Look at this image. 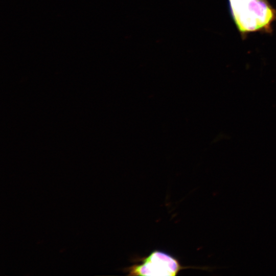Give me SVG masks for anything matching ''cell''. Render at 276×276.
Wrapping results in <instances>:
<instances>
[{
  "label": "cell",
  "instance_id": "1",
  "mask_svg": "<svg viewBox=\"0 0 276 276\" xmlns=\"http://www.w3.org/2000/svg\"><path fill=\"white\" fill-rule=\"evenodd\" d=\"M186 268L175 257L165 251L154 250L125 268L128 275L175 276Z\"/></svg>",
  "mask_w": 276,
  "mask_h": 276
},
{
  "label": "cell",
  "instance_id": "2",
  "mask_svg": "<svg viewBox=\"0 0 276 276\" xmlns=\"http://www.w3.org/2000/svg\"><path fill=\"white\" fill-rule=\"evenodd\" d=\"M233 17L242 15L257 20L261 28L268 27L274 17L273 10L264 1L229 0Z\"/></svg>",
  "mask_w": 276,
  "mask_h": 276
},
{
  "label": "cell",
  "instance_id": "3",
  "mask_svg": "<svg viewBox=\"0 0 276 276\" xmlns=\"http://www.w3.org/2000/svg\"><path fill=\"white\" fill-rule=\"evenodd\" d=\"M256 1H261V0H256Z\"/></svg>",
  "mask_w": 276,
  "mask_h": 276
}]
</instances>
